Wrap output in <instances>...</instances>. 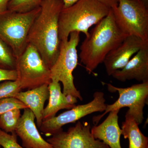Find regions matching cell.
Returning a JSON list of instances; mask_svg holds the SVG:
<instances>
[{
    "instance_id": "6da1fadb",
    "label": "cell",
    "mask_w": 148,
    "mask_h": 148,
    "mask_svg": "<svg viewBox=\"0 0 148 148\" xmlns=\"http://www.w3.org/2000/svg\"><path fill=\"white\" fill-rule=\"evenodd\" d=\"M64 5L62 0H43L40 13L27 36V44L36 47L50 69L57 60L60 51L58 20Z\"/></svg>"
},
{
    "instance_id": "7a4b0ae2",
    "label": "cell",
    "mask_w": 148,
    "mask_h": 148,
    "mask_svg": "<svg viewBox=\"0 0 148 148\" xmlns=\"http://www.w3.org/2000/svg\"><path fill=\"white\" fill-rule=\"evenodd\" d=\"M128 35L120 29L112 9L89 33L80 47L79 57L88 73L91 74L106 56L122 42Z\"/></svg>"
},
{
    "instance_id": "3957f363",
    "label": "cell",
    "mask_w": 148,
    "mask_h": 148,
    "mask_svg": "<svg viewBox=\"0 0 148 148\" xmlns=\"http://www.w3.org/2000/svg\"><path fill=\"white\" fill-rule=\"evenodd\" d=\"M110 9L98 0H79L71 6L63 8L58 20L60 40L69 39L73 32H82L88 36L89 28L106 17Z\"/></svg>"
},
{
    "instance_id": "277c9868",
    "label": "cell",
    "mask_w": 148,
    "mask_h": 148,
    "mask_svg": "<svg viewBox=\"0 0 148 148\" xmlns=\"http://www.w3.org/2000/svg\"><path fill=\"white\" fill-rule=\"evenodd\" d=\"M40 10V6L24 13L7 10L0 14V39L10 48L16 58L27 46L29 29Z\"/></svg>"
},
{
    "instance_id": "5b68a950",
    "label": "cell",
    "mask_w": 148,
    "mask_h": 148,
    "mask_svg": "<svg viewBox=\"0 0 148 148\" xmlns=\"http://www.w3.org/2000/svg\"><path fill=\"white\" fill-rule=\"evenodd\" d=\"M69 36V39L61 41L58 58L50 69L51 80L62 83L64 95H72L82 101L80 92L74 84L73 75L78 64L77 47L79 42L80 33L72 32Z\"/></svg>"
},
{
    "instance_id": "8992f818",
    "label": "cell",
    "mask_w": 148,
    "mask_h": 148,
    "mask_svg": "<svg viewBox=\"0 0 148 148\" xmlns=\"http://www.w3.org/2000/svg\"><path fill=\"white\" fill-rule=\"evenodd\" d=\"M17 80L22 89H34L51 82L50 70L36 49L30 44L16 58Z\"/></svg>"
},
{
    "instance_id": "52a82bcc",
    "label": "cell",
    "mask_w": 148,
    "mask_h": 148,
    "mask_svg": "<svg viewBox=\"0 0 148 148\" xmlns=\"http://www.w3.org/2000/svg\"><path fill=\"white\" fill-rule=\"evenodd\" d=\"M111 8L123 32L148 40V8L141 0H118L117 5Z\"/></svg>"
},
{
    "instance_id": "ba28073f",
    "label": "cell",
    "mask_w": 148,
    "mask_h": 148,
    "mask_svg": "<svg viewBox=\"0 0 148 148\" xmlns=\"http://www.w3.org/2000/svg\"><path fill=\"white\" fill-rule=\"evenodd\" d=\"M108 90L110 92H118L119 98L116 102L107 105L104 113L93 118L95 125L101 119L112 111L120 110L128 107L127 112L132 116L138 125L141 124L144 119V108L148 96V82L133 85L127 88L116 87L110 84H107Z\"/></svg>"
},
{
    "instance_id": "9c48e42d",
    "label": "cell",
    "mask_w": 148,
    "mask_h": 148,
    "mask_svg": "<svg viewBox=\"0 0 148 148\" xmlns=\"http://www.w3.org/2000/svg\"><path fill=\"white\" fill-rule=\"evenodd\" d=\"M92 101L84 105L76 106L58 116L43 121L39 128L46 135H52L62 130V127L69 123H74L84 117L96 112H104L107 104L104 93L96 91Z\"/></svg>"
},
{
    "instance_id": "30bf717a",
    "label": "cell",
    "mask_w": 148,
    "mask_h": 148,
    "mask_svg": "<svg viewBox=\"0 0 148 148\" xmlns=\"http://www.w3.org/2000/svg\"><path fill=\"white\" fill-rule=\"evenodd\" d=\"M47 141L53 148H110L93 137L88 123L79 121L67 131L62 130L51 135Z\"/></svg>"
},
{
    "instance_id": "8fae6325",
    "label": "cell",
    "mask_w": 148,
    "mask_h": 148,
    "mask_svg": "<svg viewBox=\"0 0 148 148\" xmlns=\"http://www.w3.org/2000/svg\"><path fill=\"white\" fill-rule=\"evenodd\" d=\"M148 44V40L139 37L128 36L118 46L111 51L104 59V63L108 75H112L123 68L139 51Z\"/></svg>"
},
{
    "instance_id": "7c38bea8",
    "label": "cell",
    "mask_w": 148,
    "mask_h": 148,
    "mask_svg": "<svg viewBox=\"0 0 148 148\" xmlns=\"http://www.w3.org/2000/svg\"><path fill=\"white\" fill-rule=\"evenodd\" d=\"M34 113L30 109L24 110L15 130L17 136L22 141L24 148H53L45 140L37 129Z\"/></svg>"
},
{
    "instance_id": "4fadbf2b",
    "label": "cell",
    "mask_w": 148,
    "mask_h": 148,
    "mask_svg": "<svg viewBox=\"0 0 148 148\" xmlns=\"http://www.w3.org/2000/svg\"><path fill=\"white\" fill-rule=\"evenodd\" d=\"M112 76L123 82L131 80L148 82V44L139 51L123 69Z\"/></svg>"
},
{
    "instance_id": "5bb4252c",
    "label": "cell",
    "mask_w": 148,
    "mask_h": 148,
    "mask_svg": "<svg viewBox=\"0 0 148 148\" xmlns=\"http://www.w3.org/2000/svg\"><path fill=\"white\" fill-rule=\"evenodd\" d=\"M119 111H111L101 124L95 125L91 128L93 137L102 141L110 148H122L120 143L121 130L118 123Z\"/></svg>"
},
{
    "instance_id": "9a60e30c",
    "label": "cell",
    "mask_w": 148,
    "mask_h": 148,
    "mask_svg": "<svg viewBox=\"0 0 148 148\" xmlns=\"http://www.w3.org/2000/svg\"><path fill=\"white\" fill-rule=\"evenodd\" d=\"M49 95L48 85L44 84L25 92L20 91L14 98L21 101L32 111L39 127L43 121L45 104Z\"/></svg>"
},
{
    "instance_id": "2e32d148",
    "label": "cell",
    "mask_w": 148,
    "mask_h": 148,
    "mask_svg": "<svg viewBox=\"0 0 148 148\" xmlns=\"http://www.w3.org/2000/svg\"><path fill=\"white\" fill-rule=\"evenodd\" d=\"M48 88L49 92V102L44 110L43 121L56 116V114L60 110L74 108L66 102L65 95L61 91L59 82L51 80L48 85Z\"/></svg>"
},
{
    "instance_id": "e0dca14e",
    "label": "cell",
    "mask_w": 148,
    "mask_h": 148,
    "mask_svg": "<svg viewBox=\"0 0 148 148\" xmlns=\"http://www.w3.org/2000/svg\"><path fill=\"white\" fill-rule=\"evenodd\" d=\"M121 135L129 141L128 148H148V138L142 133L134 118L126 112L122 123Z\"/></svg>"
},
{
    "instance_id": "ac0fdd59",
    "label": "cell",
    "mask_w": 148,
    "mask_h": 148,
    "mask_svg": "<svg viewBox=\"0 0 148 148\" xmlns=\"http://www.w3.org/2000/svg\"><path fill=\"white\" fill-rule=\"evenodd\" d=\"M21 116L19 109L9 111L0 116V129L7 133L15 132Z\"/></svg>"
},
{
    "instance_id": "d6986e66",
    "label": "cell",
    "mask_w": 148,
    "mask_h": 148,
    "mask_svg": "<svg viewBox=\"0 0 148 148\" xmlns=\"http://www.w3.org/2000/svg\"><path fill=\"white\" fill-rule=\"evenodd\" d=\"M0 69L15 70L16 57L5 43L0 39Z\"/></svg>"
},
{
    "instance_id": "ffe728a7",
    "label": "cell",
    "mask_w": 148,
    "mask_h": 148,
    "mask_svg": "<svg viewBox=\"0 0 148 148\" xmlns=\"http://www.w3.org/2000/svg\"><path fill=\"white\" fill-rule=\"evenodd\" d=\"M43 0H11L8 10L20 13L29 12L39 7Z\"/></svg>"
},
{
    "instance_id": "44dd1931",
    "label": "cell",
    "mask_w": 148,
    "mask_h": 148,
    "mask_svg": "<svg viewBox=\"0 0 148 148\" xmlns=\"http://www.w3.org/2000/svg\"><path fill=\"white\" fill-rule=\"evenodd\" d=\"M17 80L5 81L0 84V100L4 98L14 97L22 90Z\"/></svg>"
},
{
    "instance_id": "7402d4cb",
    "label": "cell",
    "mask_w": 148,
    "mask_h": 148,
    "mask_svg": "<svg viewBox=\"0 0 148 148\" xmlns=\"http://www.w3.org/2000/svg\"><path fill=\"white\" fill-rule=\"evenodd\" d=\"M27 108H29L27 106L14 97L4 98L0 100V116L14 109L21 110Z\"/></svg>"
},
{
    "instance_id": "603a6c76",
    "label": "cell",
    "mask_w": 148,
    "mask_h": 148,
    "mask_svg": "<svg viewBox=\"0 0 148 148\" xmlns=\"http://www.w3.org/2000/svg\"><path fill=\"white\" fill-rule=\"evenodd\" d=\"M0 146L2 148H24L18 144L15 132L11 134L0 129Z\"/></svg>"
},
{
    "instance_id": "cb8c5ba5",
    "label": "cell",
    "mask_w": 148,
    "mask_h": 148,
    "mask_svg": "<svg viewBox=\"0 0 148 148\" xmlns=\"http://www.w3.org/2000/svg\"><path fill=\"white\" fill-rule=\"evenodd\" d=\"M17 79L16 70L0 69V82L5 81H15Z\"/></svg>"
},
{
    "instance_id": "d4e9b609",
    "label": "cell",
    "mask_w": 148,
    "mask_h": 148,
    "mask_svg": "<svg viewBox=\"0 0 148 148\" xmlns=\"http://www.w3.org/2000/svg\"><path fill=\"white\" fill-rule=\"evenodd\" d=\"M64 3V8L69 7L71 6L79 0H62ZM106 5L108 6L110 8L117 5L118 0H98Z\"/></svg>"
},
{
    "instance_id": "484cf974",
    "label": "cell",
    "mask_w": 148,
    "mask_h": 148,
    "mask_svg": "<svg viewBox=\"0 0 148 148\" xmlns=\"http://www.w3.org/2000/svg\"><path fill=\"white\" fill-rule=\"evenodd\" d=\"M11 0H0V14L8 10V6Z\"/></svg>"
},
{
    "instance_id": "4316f807",
    "label": "cell",
    "mask_w": 148,
    "mask_h": 148,
    "mask_svg": "<svg viewBox=\"0 0 148 148\" xmlns=\"http://www.w3.org/2000/svg\"><path fill=\"white\" fill-rule=\"evenodd\" d=\"M142 2L143 3L144 5L147 8H148V0H141Z\"/></svg>"
},
{
    "instance_id": "83f0119b",
    "label": "cell",
    "mask_w": 148,
    "mask_h": 148,
    "mask_svg": "<svg viewBox=\"0 0 148 148\" xmlns=\"http://www.w3.org/2000/svg\"><path fill=\"white\" fill-rule=\"evenodd\" d=\"M0 148H2V147H1V146H0Z\"/></svg>"
}]
</instances>
